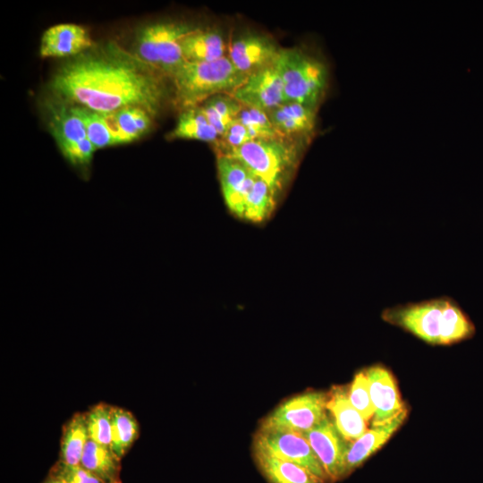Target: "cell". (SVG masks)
<instances>
[{
	"label": "cell",
	"mask_w": 483,
	"mask_h": 483,
	"mask_svg": "<svg viewBox=\"0 0 483 483\" xmlns=\"http://www.w3.org/2000/svg\"><path fill=\"white\" fill-rule=\"evenodd\" d=\"M163 76L112 44L63 64L50 89L64 103L110 114L138 106L155 116L165 97Z\"/></svg>",
	"instance_id": "cell-1"
},
{
	"label": "cell",
	"mask_w": 483,
	"mask_h": 483,
	"mask_svg": "<svg viewBox=\"0 0 483 483\" xmlns=\"http://www.w3.org/2000/svg\"><path fill=\"white\" fill-rule=\"evenodd\" d=\"M381 318L431 345H453L476 335L473 321L449 296L390 307L383 310Z\"/></svg>",
	"instance_id": "cell-2"
},
{
	"label": "cell",
	"mask_w": 483,
	"mask_h": 483,
	"mask_svg": "<svg viewBox=\"0 0 483 483\" xmlns=\"http://www.w3.org/2000/svg\"><path fill=\"white\" fill-rule=\"evenodd\" d=\"M246 79L227 55L212 62H185L170 78L174 104L182 111L199 106L216 95L231 96Z\"/></svg>",
	"instance_id": "cell-3"
},
{
	"label": "cell",
	"mask_w": 483,
	"mask_h": 483,
	"mask_svg": "<svg viewBox=\"0 0 483 483\" xmlns=\"http://www.w3.org/2000/svg\"><path fill=\"white\" fill-rule=\"evenodd\" d=\"M276 64L286 102L318 109L328 86V68L325 62L298 48H282Z\"/></svg>",
	"instance_id": "cell-4"
},
{
	"label": "cell",
	"mask_w": 483,
	"mask_h": 483,
	"mask_svg": "<svg viewBox=\"0 0 483 483\" xmlns=\"http://www.w3.org/2000/svg\"><path fill=\"white\" fill-rule=\"evenodd\" d=\"M196 27L179 21H161L140 30L135 56L163 77L169 79L186 62L180 40Z\"/></svg>",
	"instance_id": "cell-5"
},
{
	"label": "cell",
	"mask_w": 483,
	"mask_h": 483,
	"mask_svg": "<svg viewBox=\"0 0 483 483\" xmlns=\"http://www.w3.org/2000/svg\"><path fill=\"white\" fill-rule=\"evenodd\" d=\"M225 155L243 163L256 176L278 191L297 162L298 152L285 139L253 140Z\"/></svg>",
	"instance_id": "cell-6"
},
{
	"label": "cell",
	"mask_w": 483,
	"mask_h": 483,
	"mask_svg": "<svg viewBox=\"0 0 483 483\" xmlns=\"http://www.w3.org/2000/svg\"><path fill=\"white\" fill-rule=\"evenodd\" d=\"M327 394L309 391L281 402L260 422L258 430H280L302 434L326 416Z\"/></svg>",
	"instance_id": "cell-7"
},
{
	"label": "cell",
	"mask_w": 483,
	"mask_h": 483,
	"mask_svg": "<svg viewBox=\"0 0 483 483\" xmlns=\"http://www.w3.org/2000/svg\"><path fill=\"white\" fill-rule=\"evenodd\" d=\"M252 450L268 453L298 464L326 481L329 479L307 439L300 433L280 430H258Z\"/></svg>",
	"instance_id": "cell-8"
},
{
	"label": "cell",
	"mask_w": 483,
	"mask_h": 483,
	"mask_svg": "<svg viewBox=\"0 0 483 483\" xmlns=\"http://www.w3.org/2000/svg\"><path fill=\"white\" fill-rule=\"evenodd\" d=\"M320 461L330 483L345 478V456L350 442L327 415L318 425L301 434Z\"/></svg>",
	"instance_id": "cell-9"
},
{
	"label": "cell",
	"mask_w": 483,
	"mask_h": 483,
	"mask_svg": "<svg viewBox=\"0 0 483 483\" xmlns=\"http://www.w3.org/2000/svg\"><path fill=\"white\" fill-rule=\"evenodd\" d=\"M231 96L243 106L266 113L285 103L284 85L277 64L275 63L249 75Z\"/></svg>",
	"instance_id": "cell-10"
},
{
	"label": "cell",
	"mask_w": 483,
	"mask_h": 483,
	"mask_svg": "<svg viewBox=\"0 0 483 483\" xmlns=\"http://www.w3.org/2000/svg\"><path fill=\"white\" fill-rule=\"evenodd\" d=\"M281 49L268 37L248 34L232 42L227 56L236 69L248 77L276 63Z\"/></svg>",
	"instance_id": "cell-11"
},
{
	"label": "cell",
	"mask_w": 483,
	"mask_h": 483,
	"mask_svg": "<svg viewBox=\"0 0 483 483\" xmlns=\"http://www.w3.org/2000/svg\"><path fill=\"white\" fill-rule=\"evenodd\" d=\"M217 171L222 194L229 210L242 218L245 199L256 175L241 161L217 155Z\"/></svg>",
	"instance_id": "cell-12"
},
{
	"label": "cell",
	"mask_w": 483,
	"mask_h": 483,
	"mask_svg": "<svg viewBox=\"0 0 483 483\" xmlns=\"http://www.w3.org/2000/svg\"><path fill=\"white\" fill-rule=\"evenodd\" d=\"M375 413L372 426L386 423L404 411L406 406L401 400L396 382L386 368L380 365L365 370Z\"/></svg>",
	"instance_id": "cell-13"
},
{
	"label": "cell",
	"mask_w": 483,
	"mask_h": 483,
	"mask_svg": "<svg viewBox=\"0 0 483 483\" xmlns=\"http://www.w3.org/2000/svg\"><path fill=\"white\" fill-rule=\"evenodd\" d=\"M93 46L88 30L78 24L60 23L42 35L39 54L42 57L76 56Z\"/></svg>",
	"instance_id": "cell-14"
},
{
	"label": "cell",
	"mask_w": 483,
	"mask_h": 483,
	"mask_svg": "<svg viewBox=\"0 0 483 483\" xmlns=\"http://www.w3.org/2000/svg\"><path fill=\"white\" fill-rule=\"evenodd\" d=\"M407 413L408 411L405 409L390 421L372 426L359 438L350 442L345 456V477L360 466L389 440L403 423Z\"/></svg>",
	"instance_id": "cell-15"
},
{
	"label": "cell",
	"mask_w": 483,
	"mask_h": 483,
	"mask_svg": "<svg viewBox=\"0 0 483 483\" xmlns=\"http://www.w3.org/2000/svg\"><path fill=\"white\" fill-rule=\"evenodd\" d=\"M326 394V410L339 432L349 442L359 438L368 429L367 421L352 404L349 391L343 386H334Z\"/></svg>",
	"instance_id": "cell-16"
},
{
	"label": "cell",
	"mask_w": 483,
	"mask_h": 483,
	"mask_svg": "<svg viewBox=\"0 0 483 483\" xmlns=\"http://www.w3.org/2000/svg\"><path fill=\"white\" fill-rule=\"evenodd\" d=\"M317 110L303 104L285 102L267 114L275 130L286 139L311 134L316 126Z\"/></svg>",
	"instance_id": "cell-17"
},
{
	"label": "cell",
	"mask_w": 483,
	"mask_h": 483,
	"mask_svg": "<svg viewBox=\"0 0 483 483\" xmlns=\"http://www.w3.org/2000/svg\"><path fill=\"white\" fill-rule=\"evenodd\" d=\"M103 114L116 145L131 142L147 133L154 117L138 106H127Z\"/></svg>",
	"instance_id": "cell-18"
},
{
	"label": "cell",
	"mask_w": 483,
	"mask_h": 483,
	"mask_svg": "<svg viewBox=\"0 0 483 483\" xmlns=\"http://www.w3.org/2000/svg\"><path fill=\"white\" fill-rule=\"evenodd\" d=\"M252 452L257 468L268 483H326L298 464L261 451Z\"/></svg>",
	"instance_id": "cell-19"
},
{
	"label": "cell",
	"mask_w": 483,
	"mask_h": 483,
	"mask_svg": "<svg viewBox=\"0 0 483 483\" xmlns=\"http://www.w3.org/2000/svg\"><path fill=\"white\" fill-rule=\"evenodd\" d=\"M180 45L186 62H212L225 56L224 38L213 30L195 28L180 40Z\"/></svg>",
	"instance_id": "cell-20"
},
{
	"label": "cell",
	"mask_w": 483,
	"mask_h": 483,
	"mask_svg": "<svg viewBox=\"0 0 483 483\" xmlns=\"http://www.w3.org/2000/svg\"><path fill=\"white\" fill-rule=\"evenodd\" d=\"M49 128L61 153L88 139L82 120L72 105L64 102L51 108Z\"/></svg>",
	"instance_id": "cell-21"
},
{
	"label": "cell",
	"mask_w": 483,
	"mask_h": 483,
	"mask_svg": "<svg viewBox=\"0 0 483 483\" xmlns=\"http://www.w3.org/2000/svg\"><path fill=\"white\" fill-rule=\"evenodd\" d=\"M119 461L111 448L89 439L80 464L103 483H114L119 481Z\"/></svg>",
	"instance_id": "cell-22"
},
{
	"label": "cell",
	"mask_w": 483,
	"mask_h": 483,
	"mask_svg": "<svg viewBox=\"0 0 483 483\" xmlns=\"http://www.w3.org/2000/svg\"><path fill=\"white\" fill-rule=\"evenodd\" d=\"M220 136L199 106L182 111L168 139L195 140L216 143Z\"/></svg>",
	"instance_id": "cell-23"
},
{
	"label": "cell",
	"mask_w": 483,
	"mask_h": 483,
	"mask_svg": "<svg viewBox=\"0 0 483 483\" xmlns=\"http://www.w3.org/2000/svg\"><path fill=\"white\" fill-rule=\"evenodd\" d=\"M89 439L84 413L74 414L63 429L60 461L71 465H79Z\"/></svg>",
	"instance_id": "cell-24"
},
{
	"label": "cell",
	"mask_w": 483,
	"mask_h": 483,
	"mask_svg": "<svg viewBox=\"0 0 483 483\" xmlns=\"http://www.w3.org/2000/svg\"><path fill=\"white\" fill-rule=\"evenodd\" d=\"M276 192L277 191L257 176L245 199L242 219L254 223L267 219L275 207Z\"/></svg>",
	"instance_id": "cell-25"
},
{
	"label": "cell",
	"mask_w": 483,
	"mask_h": 483,
	"mask_svg": "<svg viewBox=\"0 0 483 483\" xmlns=\"http://www.w3.org/2000/svg\"><path fill=\"white\" fill-rule=\"evenodd\" d=\"M199 107L221 137L236 120L242 106L232 96L220 94L207 99Z\"/></svg>",
	"instance_id": "cell-26"
},
{
	"label": "cell",
	"mask_w": 483,
	"mask_h": 483,
	"mask_svg": "<svg viewBox=\"0 0 483 483\" xmlns=\"http://www.w3.org/2000/svg\"><path fill=\"white\" fill-rule=\"evenodd\" d=\"M139 436V425L134 416L120 407H112L111 450L121 459Z\"/></svg>",
	"instance_id": "cell-27"
},
{
	"label": "cell",
	"mask_w": 483,
	"mask_h": 483,
	"mask_svg": "<svg viewBox=\"0 0 483 483\" xmlns=\"http://www.w3.org/2000/svg\"><path fill=\"white\" fill-rule=\"evenodd\" d=\"M72 106L74 112L82 120L87 137L96 149L116 145L103 114L83 106Z\"/></svg>",
	"instance_id": "cell-28"
},
{
	"label": "cell",
	"mask_w": 483,
	"mask_h": 483,
	"mask_svg": "<svg viewBox=\"0 0 483 483\" xmlns=\"http://www.w3.org/2000/svg\"><path fill=\"white\" fill-rule=\"evenodd\" d=\"M112 407L99 403L84 413L89 439L109 448L112 440Z\"/></svg>",
	"instance_id": "cell-29"
},
{
	"label": "cell",
	"mask_w": 483,
	"mask_h": 483,
	"mask_svg": "<svg viewBox=\"0 0 483 483\" xmlns=\"http://www.w3.org/2000/svg\"><path fill=\"white\" fill-rule=\"evenodd\" d=\"M250 131L252 140L285 139L273 126L267 113L243 106L236 118Z\"/></svg>",
	"instance_id": "cell-30"
},
{
	"label": "cell",
	"mask_w": 483,
	"mask_h": 483,
	"mask_svg": "<svg viewBox=\"0 0 483 483\" xmlns=\"http://www.w3.org/2000/svg\"><path fill=\"white\" fill-rule=\"evenodd\" d=\"M349 398L353 407L367 422L373 418L375 410L365 370L360 371L354 376L349 389Z\"/></svg>",
	"instance_id": "cell-31"
},
{
	"label": "cell",
	"mask_w": 483,
	"mask_h": 483,
	"mask_svg": "<svg viewBox=\"0 0 483 483\" xmlns=\"http://www.w3.org/2000/svg\"><path fill=\"white\" fill-rule=\"evenodd\" d=\"M50 474L63 479L67 483H103L80 464L71 465L61 461L53 467Z\"/></svg>",
	"instance_id": "cell-32"
},
{
	"label": "cell",
	"mask_w": 483,
	"mask_h": 483,
	"mask_svg": "<svg viewBox=\"0 0 483 483\" xmlns=\"http://www.w3.org/2000/svg\"><path fill=\"white\" fill-rule=\"evenodd\" d=\"M250 140H253L248 129L235 120L216 142L219 150L217 154L225 153Z\"/></svg>",
	"instance_id": "cell-33"
},
{
	"label": "cell",
	"mask_w": 483,
	"mask_h": 483,
	"mask_svg": "<svg viewBox=\"0 0 483 483\" xmlns=\"http://www.w3.org/2000/svg\"><path fill=\"white\" fill-rule=\"evenodd\" d=\"M43 483H67L63 479L55 476L53 474H49V476L46 479V480Z\"/></svg>",
	"instance_id": "cell-34"
},
{
	"label": "cell",
	"mask_w": 483,
	"mask_h": 483,
	"mask_svg": "<svg viewBox=\"0 0 483 483\" xmlns=\"http://www.w3.org/2000/svg\"><path fill=\"white\" fill-rule=\"evenodd\" d=\"M114 483H120V482H119V481H117V482H114Z\"/></svg>",
	"instance_id": "cell-35"
}]
</instances>
